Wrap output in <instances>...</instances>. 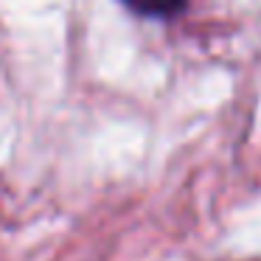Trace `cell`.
<instances>
[{
    "label": "cell",
    "mask_w": 261,
    "mask_h": 261,
    "mask_svg": "<svg viewBox=\"0 0 261 261\" xmlns=\"http://www.w3.org/2000/svg\"><path fill=\"white\" fill-rule=\"evenodd\" d=\"M121 3L141 17H160V20H169L186 9V0H121Z\"/></svg>",
    "instance_id": "obj_1"
}]
</instances>
